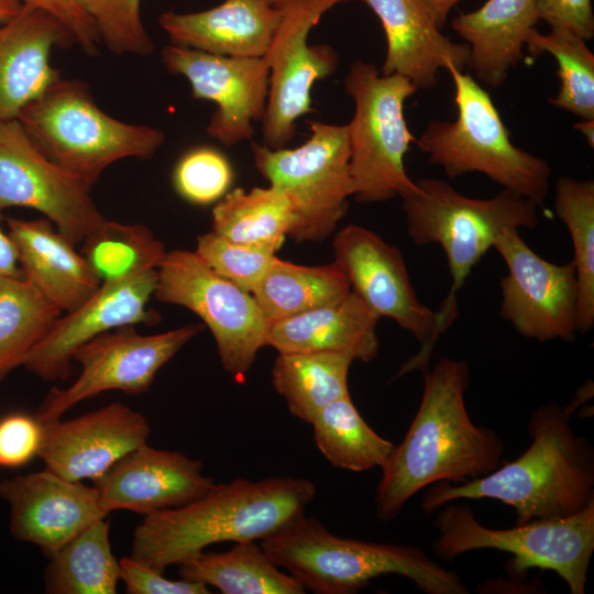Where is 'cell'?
<instances>
[{
    "instance_id": "obj_8",
    "label": "cell",
    "mask_w": 594,
    "mask_h": 594,
    "mask_svg": "<svg viewBox=\"0 0 594 594\" xmlns=\"http://www.w3.org/2000/svg\"><path fill=\"white\" fill-rule=\"evenodd\" d=\"M343 85L354 101L346 124L353 196L361 202H380L411 193L417 186L407 175L405 156L416 139L404 105L418 88L404 76L380 74L363 61L350 65Z\"/></svg>"
},
{
    "instance_id": "obj_20",
    "label": "cell",
    "mask_w": 594,
    "mask_h": 594,
    "mask_svg": "<svg viewBox=\"0 0 594 594\" xmlns=\"http://www.w3.org/2000/svg\"><path fill=\"white\" fill-rule=\"evenodd\" d=\"M0 496L11 507L13 537L38 546L48 557L108 515L95 486L46 469L1 481Z\"/></svg>"
},
{
    "instance_id": "obj_30",
    "label": "cell",
    "mask_w": 594,
    "mask_h": 594,
    "mask_svg": "<svg viewBox=\"0 0 594 594\" xmlns=\"http://www.w3.org/2000/svg\"><path fill=\"white\" fill-rule=\"evenodd\" d=\"M353 360L328 352L278 353L272 383L290 414L310 424L326 405L350 396L348 374Z\"/></svg>"
},
{
    "instance_id": "obj_2",
    "label": "cell",
    "mask_w": 594,
    "mask_h": 594,
    "mask_svg": "<svg viewBox=\"0 0 594 594\" xmlns=\"http://www.w3.org/2000/svg\"><path fill=\"white\" fill-rule=\"evenodd\" d=\"M583 388L566 406L550 403L528 420L531 443L512 462L464 483H436L425 495L426 513L458 499L493 498L514 507L516 525L569 517L594 502V448L576 436L570 419Z\"/></svg>"
},
{
    "instance_id": "obj_9",
    "label": "cell",
    "mask_w": 594,
    "mask_h": 594,
    "mask_svg": "<svg viewBox=\"0 0 594 594\" xmlns=\"http://www.w3.org/2000/svg\"><path fill=\"white\" fill-rule=\"evenodd\" d=\"M433 552L454 559L479 549L513 554L510 572L525 574L532 568L550 570L562 578L572 594H583L594 551V502L569 517L534 520L513 528L483 526L465 505H447L436 521Z\"/></svg>"
},
{
    "instance_id": "obj_28",
    "label": "cell",
    "mask_w": 594,
    "mask_h": 594,
    "mask_svg": "<svg viewBox=\"0 0 594 594\" xmlns=\"http://www.w3.org/2000/svg\"><path fill=\"white\" fill-rule=\"evenodd\" d=\"M180 579L210 585L223 594H302L305 588L280 570L254 540L227 551L205 550L179 564Z\"/></svg>"
},
{
    "instance_id": "obj_24",
    "label": "cell",
    "mask_w": 594,
    "mask_h": 594,
    "mask_svg": "<svg viewBox=\"0 0 594 594\" xmlns=\"http://www.w3.org/2000/svg\"><path fill=\"white\" fill-rule=\"evenodd\" d=\"M380 19L386 55L383 75L408 78L418 89L436 86L440 69H463L469 45L442 34L425 0H364Z\"/></svg>"
},
{
    "instance_id": "obj_26",
    "label": "cell",
    "mask_w": 594,
    "mask_h": 594,
    "mask_svg": "<svg viewBox=\"0 0 594 594\" xmlns=\"http://www.w3.org/2000/svg\"><path fill=\"white\" fill-rule=\"evenodd\" d=\"M23 277L62 311L86 301L101 285L75 244L53 228L47 218L6 219Z\"/></svg>"
},
{
    "instance_id": "obj_23",
    "label": "cell",
    "mask_w": 594,
    "mask_h": 594,
    "mask_svg": "<svg viewBox=\"0 0 594 594\" xmlns=\"http://www.w3.org/2000/svg\"><path fill=\"white\" fill-rule=\"evenodd\" d=\"M74 41L50 13L23 6L0 25V121L16 120L30 102L61 78L51 64L54 47Z\"/></svg>"
},
{
    "instance_id": "obj_19",
    "label": "cell",
    "mask_w": 594,
    "mask_h": 594,
    "mask_svg": "<svg viewBox=\"0 0 594 594\" xmlns=\"http://www.w3.org/2000/svg\"><path fill=\"white\" fill-rule=\"evenodd\" d=\"M42 424L38 458L46 470L70 481L95 482L121 458L147 443L151 431L145 417L122 403Z\"/></svg>"
},
{
    "instance_id": "obj_16",
    "label": "cell",
    "mask_w": 594,
    "mask_h": 594,
    "mask_svg": "<svg viewBox=\"0 0 594 594\" xmlns=\"http://www.w3.org/2000/svg\"><path fill=\"white\" fill-rule=\"evenodd\" d=\"M508 273L501 279L499 315L518 333L539 342L573 341L578 332V284L573 262L554 264L532 251L517 229L493 246Z\"/></svg>"
},
{
    "instance_id": "obj_7",
    "label": "cell",
    "mask_w": 594,
    "mask_h": 594,
    "mask_svg": "<svg viewBox=\"0 0 594 594\" xmlns=\"http://www.w3.org/2000/svg\"><path fill=\"white\" fill-rule=\"evenodd\" d=\"M448 72L454 84L457 118L431 120L416 140L418 147L450 178L481 173L541 206L550 187L549 163L510 141L490 95L470 74L458 68Z\"/></svg>"
},
{
    "instance_id": "obj_44",
    "label": "cell",
    "mask_w": 594,
    "mask_h": 594,
    "mask_svg": "<svg viewBox=\"0 0 594 594\" xmlns=\"http://www.w3.org/2000/svg\"><path fill=\"white\" fill-rule=\"evenodd\" d=\"M539 20L565 28L583 40L594 36V15L591 0H537Z\"/></svg>"
},
{
    "instance_id": "obj_42",
    "label": "cell",
    "mask_w": 594,
    "mask_h": 594,
    "mask_svg": "<svg viewBox=\"0 0 594 594\" xmlns=\"http://www.w3.org/2000/svg\"><path fill=\"white\" fill-rule=\"evenodd\" d=\"M121 581L129 594H208V586L184 579L169 580L131 557L119 560Z\"/></svg>"
},
{
    "instance_id": "obj_47",
    "label": "cell",
    "mask_w": 594,
    "mask_h": 594,
    "mask_svg": "<svg viewBox=\"0 0 594 594\" xmlns=\"http://www.w3.org/2000/svg\"><path fill=\"white\" fill-rule=\"evenodd\" d=\"M23 8L19 0H0V25L14 18Z\"/></svg>"
},
{
    "instance_id": "obj_33",
    "label": "cell",
    "mask_w": 594,
    "mask_h": 594,
    "mask_svg": "<svg viewBox=\"0 0 594 594\" xmlns=\"http://www.w3.org/2000/svg\"><path fill=\"white\" fill-rule=\"evenodd\" d=\"M310 425L318 450L338 469L353 472L382 469L395 447L367 425L350 396L326 405Z\"/></svg>"
},
{
    "instance_id": "obj_15",
    "label": "cell",
    "mask_w": 594,
    "mask_h": 594,
    "mask_svg": "<svg viewBox=\"0 0 594 594\" xmlns=\"http://www.w3.org/2000/svg\"><path fill=\"white\" fill-rule=\"evenodd\" d=\"M91 188L48 160L18 120L0 121V222L10 207L34 209L75 245L82 243L107 220Z\"/></svg>"
},
{
    "instance_id": "obj_48",
    "label": "cell",
    "mask_w": 594,
    "mask_h": 594,
    "mask_svg": "<svg viewBox=\"0 0 594 594\" xmlns=\"http://www.w3.org/2000/svg\"><path fill=\"white\" fill-rule=\"evenodd\" d=\"M574 129L585 136L591 147L594 146V120H581L574 124Z\"/></svg>"
},
{
    "instance_id": "obj_4",
    "label": "cell",
    "mask_w": 594,
    "mask_h": 594,
    "mask_svg": "<svg viewBox=\"0 0 594 594\" xmlns=\"http://www.w3.org/2000/svg\"><path fill=\"white\" fill-rule=\"evenodd\" d=\"M260 543L277 566L316 594H353L385 574L405 576L427 594L469 593L457 573L417 546L340 537L305 514Z\"/></svg>"
},
{
    "instance_id": "obj_5",
    "label": "cell",
    "mask_w": 594,
    "mask_h": 594,
    "mask_svg": "<svg viewBox=\"0 0 594 594\" xmlns=\"http://www.w3.org/2000/svg\"><path fill=\"white\" fill-rule=\"evenodd\" d=\"M16 120L48 160L91 187L111 164L129 157L148 160L165 141L157 128L107 114L85 82L62 77Z\"/></svg>"
},
{
    "instance_id": "obj_41",
    "label": "cell",
    "mask_w": 594,
    "mask_h": 594,
    "mask_svg": "<svg viewBox=\"0 0 594 594\" xmlns=\"http://www.w3.org/2000/svg\"><path fill=\"white\" fill-rule=\"evenodd\" d=\"M43 440V424L25 413H11L0 418V469H18L38 452Z\"/></svg>"
},
{
    "instance_id": "obj_3",
    "label": "cell",
    "mask_w": 594,
    "mask_h": 594,
    "mask_svg": "<svg viewBox=\"0 0 594 594\" xmlns=\"http://www.w3.org/2000/svg\"><path fill=\"white\" fill-rule=\"evenodd\" d=\"M316 494L315 483L301 477L215 484L189 504L145 515L130 557L164 573L218 542L261 541L304 514Z\"/></svg>"
},
{
    "instance_id": "obj_35",
    "label": "cell",
    "mask_w": 594,
    "mask_h": 594,
    "mask_svg": "<svg viewBox=\"0 0 594 594\" xmlns=\"http://www.w3.org/2000/svg\"><path fill=\"white\" fill-rule=\"evenodd\" d=\"M554 208L573 245L578 331L587 332L594 326V182L560 177L556 184Z\"/></svg>"
},
{
    "instance_id": "obj_18",
    "label": "cell",
    "mask_w": 594,
    "mask_h": 594,
    "mask_svg": "<svg viewBox=\"0 0 594 594\" xmlns=\"http://www.w3.org/2000/svg\"><path fill=\"white\" fill-rule=\"evenodd\" d=\"M156 282L157 270H148L101 283L86 301L54 322L21 365L44 381L68 378L73 355L84 343L116 328L158 322L160 314L147 308Z\"/></svg>"
},
{
    "instance_id": "obj_21",
    "label": "cell",
    "mask_w": 594,
    "mask_h": 594,
    "mask_svg": "<svg viewBox=\"0 0 594 594\" xmlns=\"http://www.w3.org/2000/svg\"><path fill=\"white\" fill-rule=\"evenodd\" d=\"M101 508L143 516L189 504L216 484L200 460L147 443L116 462L95 482Z\"/></svg>"
},
{
    "instance_id": "obj_34",
    "label": "cell",
    "mask_w": 594,
    "mask_h": 594,
    "mask_svg": "<svg viewBox=\"0 0 594 594\" xmlns=\"http://www.w3.org/2000/svg\"><path fill=\"white\" fill-rule=\"evenodd\" d=\"M62 312L24 277L0 278V382L22 364Z\"/></svg>"
},
{
    "instance_id": "obj_17",
    "label": "cell",
    "mask_w": 594,
    "mask_h": 594,
    "mask_svg": "<svg viewBox=\"0 0 594 594\" xmlns=\"http://www.w3.org/2000/svg\"><path fill=\"white\" fill-rule=\"evenodd\" d=\"M172 75L183 76L194 99L216 105L207 133L226 146L254 135L263 120L268 95V63L265 57H231L169 44L161 52Z\"/></svg>"
},
{
    "instance_id": "obj_1",
    "label": "cell",
    "mask_w": 594,
    "mask_h": 594,
    "mask_svg": "<svg viewBox=\"0 0 594 594\" xmlns=\"http://www.w3.org/2000/svg\"><path fill=\"white\" fill-rule=\"evenodd\" d=\"M424 375L419 408L382 468L375 495L380 521L397 518L408 499L431 484L464 483L487 475L503 462V440L493 429L475 426L469 416L468 363L442 358Z\"/></svg>"
},
{
    "instance_id": "obj_27",
    "label": "cell",
    "mask_w": 594,
    "mask_h": 594,
    "mask_svg": "<svg viewBox=\"0 0 594 594\" xmlns=\"http://www.w3.org/2000/svg\"><path fill=\"white\" fill-rule=\"evenodd\" d=\"M539 20L537 0H487L475 11L452 19V29L469 45L475 77L499 87L524 58L529 33Z\"/></svg>"
},
{
    "instance_id": "obj_43",
    "label": "cell",
    "mask_w": 594,
    "mask_h": 594,
    "mask_svg": "<svg viewBox=\"0 0 594 594\" xmlns=\"http://www.w3.org/2000/svg\"><path fill=\"white\" fill-rule=\"evenodd\" d=\"M23 6L40 9L53 15L69 33L75 44L87 54H94L100 41L94 21L81 0H19Z\"/></svg>"
},
{
    "instance_id": "obj_25",
    "label": "cell",
    "mask_w": 594,
    "mask_h": 594,
    "mask_svg": "<svg viewBox=\"0 0 594 594\" xmlns=\"http://www.w3.org/2000/svg\"><path fill=\"white\" fill-rule=\"evenodd\" d=\"M378 319L351 290L338 299L268 323L265 346L278 353H339L367 363L378 354Z\"/></svg>"
},
{
    "instance_id": "obj_36",
    "label": "cell",
    "mask_w": 594,
    "mask_h": 594,
    "mask_svg": "<svg viewBox=\"0 0 594 594\" xmlns=\"http://www.w3.org/2000/svg\"><path fill=\"white\" fill-rule=\"evenodd\" d=\"M82 243L81 254L101 283L157 270L167 253L165 245L146 227L109 220Z\"/></svg>"
},
{
    "instance_id": "obj_11",
    "label": "cell",
    "mask_w": 594,
    "mask_h": 594,
    "mask_svg": "<svg viewBox=\"0 0 594 594\" xmlns=\"http://www.w3.org/2000/svg\"><path fill=\"white\" fill-rule=\"evenodd\" d=\"M154 297L195 312L210 329L223 369L235 378L245 377L265 346L268 324L253 295L215 273L195 252L166 253Z\"/></svg>"
},
{
    "instance_id": "obj_46",
    "label": "cell",
    "mask_w": 594,
    "mask_h": 594,
    "mask_svg": "<svg viewBox=\"0 0 594 594\" xmlns=\"http://www.w3.org/2000/svg\"><path fill=\"white\" fill-rule=\"evenodd\" d=\"M440 29L447 23L449 12L461 0H425Z\"/></svg>"
},
{
    "instance_id": "obj_45",
    "label": "cell",
    "mask_w": 594,
    "mask_h": 594,
    "mask_svg": "<svg viewBox=\"0 0 594 594\" xmlns=\"http://www.w3.org/2000/svg\"><path fill=\"white\" fill-rule=\"evenodd\" d=\"M1 277H23L19 264L16 246L9 233L1 228L0 222V278Z\"/></svg>"
},
{
    "instance_id": "obj_32",
    "label": "cell",
    "mask_w": 594,
    "mask_h": 594,
    "mask_svg": "<svg viewBox=\"0 0 594 594\" xmlns=\"http://www.w3.org/2000/svg\"><path fill=\"white\" fill-rule=\"evenodd\" d=\"M110 524L100 518L53 553L45 571L50 594H114L121 580L112 553Z\"/></svg>"
},
{
    "instance_id": "obj_31",
    "label": "cell",
    "mask_w": 594,
    "mask_h": 594,
    "mask_svg": "<svg viewBox=\"0 0 594 594\" xmlns=\"http://www.w3.org/2000/svg\"><path fill=\"white\" fill-rule=\"evenodd\" d=\"M351 292L333 262L305 266L274 257L252 292L267 324L310 310Z\"/></svg>"
},
{
    "instance_id": "obj_6",
    "label": "cell",
    "mask_w": 594,
    "mask_h": 594,
    "mask_svg": "<svg viewBox=\"0 0 594 594\" xmlns=\"http://www.w3.org/2000/svg\"><path fill=\"white\" fill-rule=\"evenodd\" d=\"M416 186L402 197L407 232L416 245L439 244L444 251L452 283L439 312L451 326L457 294L472 268L505 230L537 228L538 205L507 189L488 199L471 198L437 178H420Z\"/></svg>"
},
{
    "instance_id": "obj_13",
    "label": "cell",
    "mask_w": 594,
    "mask_h": 594,
    "mask_svg": "<svg viewBox=\"0 0 594 594\" xmlns=\"http://www.w3.org/2000/svg\"><path fill=\"white\" fill-rule=\"evenodd\" d=\"M204 328L201 323H191L143 336L134 326H124L97 336L73 355L81 365L77 380L66 388H51L38 406L36 418L41 422L59 419L80 402L107 391L145 393L158 370Z\"/></svg>"
},
{
    "instance_id": "obj_39",
    "label": "cell",
    "mask_w": 594,
    "mask_h": 594,
    "mask_svg": "<svg viewBox=\"0 0 594 594\" xmlns=\"http://www.w3.org/2000/svg\"><path fill=\"white\" fill-rule=\"evenodd\" d=\"M141 0H81L99 38L116 54L146 56L153 42L140 14Z\"/></svg>"
},
{
    "instance_id": "obj_14",
    "label": "cell",
    "mask_w": 594,
    "mask_h": 594,
    "mask_svg": "<svg viewBox=\"0 0 594 594\" xmlns=\"http://www.w3.org/2000/svg\"><path fill=\"white\" fill-rule=\"evenodd\" d=\"M345 0H287L282 23L264 56L268 63V95L263 117V143L285 147L296 133V122L312 111L311 88L332 75L337 51L309 45L308 36L326 12Z\"/></svg>"
},
{
    "instance_id": "obj_29",
    "label": "cell",
    "mask_w": 594,
    "mask_h": 594,
    "mask_svg": "<svg viewBox=\"0 0 594 594\" xmlns=\"http://www.w3.org/2000/svg\"><path fill=\"white\" fill-rule=\"evenodd\" d=\"M295 221L294 202L285 190L270 185L227 193L212 210V231L246 246L275 253Z\"/></svg>"
},
{
    "instance_id": "obj_38",
    "label": "cell",
    "mask_w": 594,
    "mask_h": 594,
    "mask_svg": "<svg viewBox=\"0 0 594 594\" xmlns=\"http://www.w3.org/2000/svg\"><path fill=\"white\" fill-rule=\"evenodd\" d=\"M233 170L222 152L210 146H197L186 152L173 172L178 195L195 205L220 200L229 190Z\"/></svg>"
},
{
    "instance_id": "obj_12",
    "label": "cell",
    "mask_w": 594,
    "mask_h": 594,
    "mask_svg": "<svg viewBox=\"0 0 594 594\" xmlns=\"http://www.w3.org/2000/svg\"><path fill=\"white\" fill-rule=\"evenodd\" d=\"M333 252V262L364 305L378 318L395 320L420 343L397 377L414 371L425 373L435 345L449 327L439 311L419 301L400 250L373 231L350 224L334 237Z\"/></svg>"
},
{
    "instance_id": "obj_37",
    "label": "cell",
    "mask_w": 594,
    "mask_h": 594,
    "mask_svg": "<svg viewBox=\"0 0 594 594\" xmlns=\"http://www.w3.org/2000/svg\"><path fill=\"white\" fill-rule=\"evenodd\" d=\"M585 42L572 31L552 25L547 34L534 29L526 47L532 55L548 53L557 61L560 88L549 102L581 120H594V54Z\"/></svg>"
},
{
    "instance_id": "obj_40",
    "label": "cell",
    "mask_w": 594,
    "mask_h": 594,
    "mask_svg": "<svg viewBox=\"0 0 594 594\" xmlns=\"http://www.w3.org/2000/svg\"><path fill=\"white\" fill-rule=\"evenodd\" d=\"M195 253L215 273L251 294L275 257L273 252L231 242L213 231L197 238Z\"/></svg>"
},
{
    "instance_id": "obj_10",
    "label": "cell",
    "mask_w": 594,
    "mask_h": 594,
    "mask_svg": "<svg viewBox=\"0 0 594 594\" xmlns=\"http://www.w3.org/2000/svg\"><path fill=\"white\" fill-rule=\"evenodd\" d=\"M309 127V139L295 148L251 143L255 168L294 202L288 237L299 243L330 235L353 196L346 125L310 121Z\"/></svg>"
},
{
    "instance_id": "obj_22",
    "label": "cell",
    "mask_w": 594,
    "mask_h": 594,
    "mask_svg": "<svg viewBox=\"0 0 594 594\" xmlns=\"http://www.w3.org/2000/svg\"><path fill=\"white\" fill-rule=\"evenodd\" d=\"M287 0H224L204 11L164 12L158 23L170 44L231 57H264Z\"/></svg>"
}]
</instances>
